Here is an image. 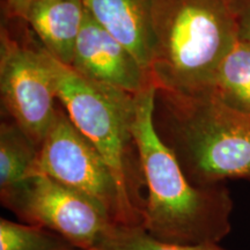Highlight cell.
Returning a JSON list of instances; mask_svg holds the SVG:
<instances>
[{"label":"cell","mask_w":250,"mask_h":250,"mask_svg":"<svg viewBox=\"0 0 250 250\" xmlns=\"http://www.w3.org/2000/svg\"><path fill=\"white\" fill-rule=\"evenodd\" d=\"M155 93L154 83L134 95L132 134L147 190L140 227L153 239L171 245L219 243L232 229L229 190L225 183L190 182L155 129Z\"/></svg>","instance_id":"1"},{"label":"cell","mask_w":250,"mask_h":250,"mask_svg":"<svg viewBox=\"0 0 250 250\" xmlns=\"http://www.w3.org/2000/svg\"><path fill=\"white\" fill-rule=\"evenodd\" d=\"M155 129L189 181H250V117L205 93L156 87Z\"/></svg>","instance_id":"2"},{"label":"cell","mask_w":250,"mask_h":250,"mask_svg":"<svg viewBox=\"0 0 250 250\" xmlns=\"http://www.w3.org/2000/svg\"><path fill=\"white\" fill-rule=\"evenodd\" d=\"M46 51V50H45ZM58 101L114 173L127 227L142 226L145 176L132 134L134 95L81 76L46 51Z\"/></svg>","instance_id":"3"},{"label":"cell","mask_w":250,"mask_h":250,"mask_svg":"<svg viewBox=\"0 0 250 250\" xmlns=\"http://www.w3.org/2000/svg\"><path fill=\"white\" fill-rule=\"evenodd\" d=\"M236 39L224 0H154L151 73L156 87L205 90Z\"/></svg>","instance_id":"4"},{"label":"cell","mask_w":250,"mask_h":250,"mask_svg":"<svg viewBox=\"0 0 250 250\" xmlns=\"http://www.w3.org/2000/svg\"><path fill=\"white\" fill-rule=\"evenodd\" d=\"M42 174L95 203L115 226L127 219L114 173L98 148L74 126L64 108L55 120L39 149L31 175Z\"/></svg>","instance_id":"5"},{"label":"cell","mask_w":250,"mask_h":250,"mask_svg":"<svg viewBox=\"0 0 250 250\" xmlns=\"http://www.w3.org/2000/svg\"><path fill=\"white\" fill-rule=\"evenodd\" d=\"M0 198L26 224L61 234L78 249L96 248L115 226L95 203L46 175H31Z\"/></svg>","instance_id":"6"},{"label":"cell","mask_w":250,"mask_h":250,"mask_svg":"<svg viewBox=\"0 0 250 250\" xmlns=\"http://www.w3.org/2000/svg\"><path fill=\"white\" fill-rule=\"evenodd\" d=\"M1 103L9 120L41 147L55 120L58 101L55 79L43 46L31 48L1 29Z\"/></svg>","instance_id":"7"},{"label":"cell","mask_w":250,"mask_h":250,"mask_svg":"<svg viewBox=\"0 0 250 250\" xmlns=\"http://www.w3.org/2000/svg\"><path fill=\"white\" fill-rule=\"evenodd\" d=\"M70 66L81 76L137 94L154 83L151 72L142 66L121 42L86 12Z\"/></svg>","instance_id":"8"},{"label":"cell","mask_w":250,"mask_h":250,"mask_svg":"<svg viewBox=\"0 0 250 250\" xmlns=\"http://www.w3.org/2000/svg\"><path fill=\"white\" fill-rule=\"evenodd\" d=\"M86 11L151 72L154 0H83ZM152 74V73H151Z\"/></svg>","instance_id":"9"},{"label":"cell","mask_w":250,"mask_h":250,"mask_svg":"<svg viewBox=\"0 0 250 250\" xmlns=\"http://www.w3.org/2000/svg\"><path fill=\"white\" fill-rule=\"evenodd\" d=\"M86 12L83 0H33L24 21L52 57L71 65Z\"/></svg>","instance_id":"10"},{"label":"cell","mask_w":250,"mask_h":250,"mask_svg":"<svg viewBox=\"0 0 250 250\" xmlns=\"http://www.w3.org/2000/svg\"><path fill=\"white\" fill-rule=\"evenodd\" d=\"M191 93V92H190ZM226 107L250 117V45L239 39L219 62L203 92Z\"/></svg>","instance_id":"11"},{"label":"cell","mask_w":250,"mask_h":250,"mask_svg":"<svg viewBox=\"0 0 250 250\" xmlns=\"http://www.w3.org/2000/svg\"><path fill=\"white\" fill-rule=\"evenodd\" d=\"M39 147L12 120L0 125V193L31 176Z\"/></svg>","instance_id":"12"},{"label":"cell","mask_w":250,"mask_h":250,"mask_svg":"<svg viewBox=\"0 0 250 250\" xmlns=\"http://www.w3.org/2000/svg\"><path fill=\"white\" fill-rule=\"evenodd\" d=\"M0 250H80L48 228L0 219Z\"/></svg>","instance_id":"13"},{"label":"cell","mask_w":250,"mask_h":250,"mask_svg":"<svg viewBox=\"0 0 250 250\" xmlns=\"http://www.w3.org/2000/svg\"><path fill=\"white\" fill-rule=\"evenodd\" d=\"M96 250H226L219 243L171 245L160 242L148 235L140 226H112L103 236Z\"/></svg>","instance_id":"14"},{"label":"cell","mask_w":250,"mask_h":250,"mask_svg":"<svg viewBox=\"0 0 250 250\" xmlns=\"http://www.w3.org/2000/svg\"><path fill=\"white\" fill-rule=\"evenodd\" d=\"M232 15L237 39L250 45V0H224Z\"/></svg>","instance_id":"15"},{"label":"cell","mask_w":250,"mask_h":250,"mask_svg":"<svg viewBox=\"0 0 250 250\" xmlns=\"http://www.w3.org/2000/svg\"><path fill=\"white\" fill-rule=\"evenodd\" d=\"M33 0H4L5 13L8 19L26 20L28 8Z\"/></svg>","instance_id":"16"},{"label":"cell","mask_w":250,"mask_h":250,"mask_svg":"<svg viewBox=\"0 0 250 250\" xmlns=\"http://www.w3.org/2000/svg\"><path fill=\"white\" fill-rule=\"evenodd\" d=\"M80 250H96V249L93 248V249H80Z\"/></svg>","instance_id":"17"}]
</instances>
